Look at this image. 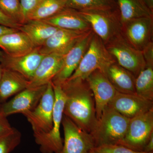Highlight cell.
Returning <instances> with one entry per match:
<instances>
[{"instance_id": "cell-15", "label": "cell", "mask_w": 153, "mask_h": 153, "mask_svg": "<svg viewBox=\"0 0 153 153\" xmlns=\"http://www.w3.org/2000/svg\"><path fill=\"white\" fill-rule=\"evenodd\" d=\"M70 49L45 55L29 80L28 87L44 86L52 82L62 68L64 57Z\"/></svg>"}, {"instance_id": "cell-25", "label": "cell", "mask_w": 153, "mask_h": 153, "mask_svg": "<svg viewBox=\"0 0 153 153\" xmlns=\"http://www.w3.org/2000/svg\"><path fill=\"white\" fill-rule=\"evenodd\" d=\"M136 94L148 100H153V66H146L135 79Z\"/></svg>"}, {"instance_id": "cell-4", "label": "cell", "mask_w": 153, "mask_h": 153, "mask_svg": "<svg viewBox=\"0 0 153 153\" xmlns=\"http://www.w3.org/2000/svg\"><path fill=\"white\" fill-rule=\"evenodd\" d=\"M52 84L55 98L53 113V126L49 132L34 135L35 141L40 146V151L42 153H59L62 150L63 146L60 129L66 97L60 84L53 83Z\"/></svg>"}, {"instance_id": "cell-31", "label": "cell", "mask_w": 153, "mask_h": 153, "mask_svg": "<svg viewBox=\"0 0 153 153\" xmlns=\"http://www.w3.org/2000/svg\"><path fill=\"white\" fill-rule=\"evenodd\" d=\"M14 129L9 123L7 117L0 112V137L10 133Z\"/></svg>"}, {"instance_id": "cell-38", "label": "cell", "mask_w": 153, "mask_h": 153, "mask_svg": "<svg viewBox=\"0 0 153 153\" xmlns=\"http://www.w3.org/2000/svg\"><path fill=\"white\" fill-rule=\"evenodd\" d=\"M1 104H0V110H1Z\"/></svg>"}, {"instance_id": "cell-19", "label": "cell", "mask_w": 153, "mask_h": 153, "mask_svg": "<svg viewBox=\"0 0 153 153\" xmlns=\"http://www.w3.org/2000/svg\"><path fill=\"white\" fill-rule=\"evenodd\" d=\"M0 48L8 55L13 56L27 55L37 48L28 36L19 30L1 36Z\"/></svg>"}, {"instance_id": "cell-26", "label": "cell", "mask_w": 153, "mask_h": 153, "mask_svg": "<svg viewBox=\"0 0 153 153\" xmlns=\"http://www.w3.org/2000/svg\"><path fill=\"white\" fill-rule=\"evenodd\" d=\"M67 7L77 11H117L114 0H67Z\"/></svg>"}, {"instance_id": "cell-13", "label": "cell", "mask_w": 153, "mask_h": 153, "mask_svg": "<svg viewBox=\"0 0 153 153\" xmlns=\"http://www.w3.org/2000/svg\"><path fill=\"white\" fill-rule=\"evenodd\" d=\"M94 34L92 30L88 32L68 51L64 57L62 68L52 79V83L61 84L71 76L87 51Z\"/></svg>"}, {"instance_id": "cell-39", "label": "cell", "mask_w": 153, "mask_h": 153, "mask_svg": "<svg viewBox=\"0 0 153 153\" xmlns=\"http://www.w3.org/2000/svg\"><path fill=\"white\" fill-rule=\"evenodd\" d=\"M87 153H90V152H89Z\"/></svg>"}, {"instance_id": "cell-33", "label": "cell", "mask_w": 153, "mask_h": 153, "mask_svg": "<svg viewBox=\"0 0 153 153\" xmlns=\"http://www.w3.org/2000/svg\"><path fill=\"white\" fill-rule=\"evenodd\" d=\"M0 25L19 30L21 25L17 24L12 19L6 16L0 10Z\"/></svg>"}, {"instance_id": "cell-37", "label": "cell", "mask_w": 153, "mask_h": 153, "mask_svg": "<svg viewBox=\"0 0 153 153\" xmlns=\"http://www.w3.org/2000/svg\"><path fill=\"white\" fill-rule=\"evenodd\" d=\"M3 71V68L0 64V79H1V77L2 75Z\"/></svg>"}, {"instance_id": "cell-5", "label": "cell", "mask_w": 153, "mask_h": 153, "mask_svg": "<svg viewBox=\"0 0 153 153\" xmlns=\"http://www.w3.org/2000/svg\"><path fill=\"white\" fill-rule=\"evenodd\" d=\"M77 11L105 45L121 35L122 25L117 10Z\"/></svg>"}, {"instance_id": "cell-32", "label": "cell", "mask_w": 153, "mask_h": 153, "mask_svg": "<svg viewBox=\"0 0 153 153\" xmlns=\"http://www.w3.org/2000/svg\"><path fill=\"white\" fill-rule=\"evenodd\" d=\"M142 52L146 66H153V42L150 43Z\"/></svg>"}, {"instance_id": "cell-17", "label": "cell", "mask_w": 153, "mask_h": 153, "mask_svg": "<svg viewBox=\"0 0 153 153\" xmlns=\"http://www.w3.org/2000/svg\"><path fill=\"white\" fill-rule=\"evenodd\" d=\"M88 32L58 29L41 47L38 48V50L42 55H45L70 49Z\"/></svg>"}, {"instance_id": "cell-14", "label": "cell", "mask_w": 153, "mask_h": 153, "mask_svg": "<svg viewBox=\"0 0 153 153\" xmlns=\"http://www.w3.org/2000/svg\"><path fill=\"white\" fill-rule=\"evenodd\" d=\"M85 79L93 93L97 117L98 119L117 91L105 74L100 70L94 71Z\"/></svg>"}, {"instance_id": "cell-34", "label": "cell", "mask_w": 153, "mask_h": 153, "mask_svg": "<svg viewBox=\"0 0 153 153\" xmlns=\"http://www.w3.org/2000/svg\"><path fill=\"white\" fill-rule=\"evenodd\" d=\"M17 29H14L8 27H6V26L0 25V37L5 35V34H7V33H13L15 31L18 30Z\"/></svg>"}, {"instance_id": "cell-24", "label": "cell", "mask_w": 153, "mask_h": 153, "mask_svg": "<svg viewBox=\"0 0 153 153\" xmlns=\"http://www.w3.org/2000/svg\"><path fill=\"white\" fill-rule=\"evenodd\" d=\"M67 7V0H42L28 15L27 21L45 20Z\"/></svg>"}, {"instance_id": "cell-8", "label": "cell", "mask_w": 153, "mask_h": 153, "mask_svg": "<svg viewBox=\"0 0 153 153\" xmlns=\"http://www.w3.org/2000/svg\"><path fill=\"white\" fill-rule=\"evenodd\" d=\"M153 134V108L130 119L125 136L118 145L134 151L143 152Z\"/></svg>"}, {"instance_id": "cell-30", "label": "cell", "mask_w": 153, "mask_h": 153, "mask_svg": "<svg viewBox=\"0 0 153 153\" xmlns=\"http://www.w3.org/2000/svg\"><path fill=\"white\" fill-rule=\"evenodd\" d=\"M27 21L29 14L38 5L42 0H20Z\"/></svg>"}, {"instance_id": "cell-1", "label": "cell", "mask_w": 153, "mask_h": 153, "mask_svg": "<svg viewBox=\"0 0 153 153\" xmlns=\"http://www.w3.org/2000/svg\"><path fill=\"white\" fill-rule=\"evenodd\" d=\"M60 85L66 97L63 114L91 134L98 119L93 93L86 79H68Z\"/></svg>"}, {"instance_id": "cell-7", "label": "cell", "mask_w": 153, "mask_h": 153, "mask_svg": "<svg viewBox=\"0 0 153 153\" xmlns=\"http://www.w3.org/2000/svg\"><path fill=\"white\" fill-rule=\"evenodd\" d=\"M55 99L53 86L50 82L38 105L33 110L23 114L32 126L34 135L47 133L52 130Z\"/></svg>"}, {"instance_id": "cell-2", "label": "cell", "mask_w": 153, "mask_h": 153, "mask_svg": "<svg viewBox=\"0 0 153 153\" xmlns=\"http://www.w3.org/2000/svg\"><path fill=\"white\" fill-rule=\"evenodd\" d=\"M130 120V119L108 105L91 134L94 147L103 145L119 144L125 136Z\"/></svg>"}, {"instance_id": "cell-35", "label": "cell", "mask_w": 153, "mask_h": 153, "mask_svg": "<svg viewBox=\"0 0 153 153\" xmlns=\"http://www.w3.org/2000/svg\"><path fill=\"white\" fill-rule=\"evenodd\" d=\"M153 152V134L151 136L149 140L146 145L143 152Z\"/></svg>"}, {"instance_id": "cell-21", "label": "cell", "mask_w": 153, "mask_h": 153, "mask_svg": "<svg viewBox=\"0 0 153 153\" xmlns=\"http://www.w3.org/2000/svg\"><path fill=\"white\" fill-rule=\"evenodd\" d=\"M59 28L40 20H28L19 31L25 33L36 48L41 47Z\"/></svg>"}, {"instance_id": "cell-10", "label": "cell", "mask_w": 153, "mask_h": 153, "mask_svg": "<svg viewBox=\"0 0 153 153\" xmlns=\"http://www.w3.org/2000/svg\"><path fill=\"white\" fill-rule=\"evenodd\" d=\"M62 125L64 139L62 150L58 153H87L94 147L91 134L79 128L64 114Z\"/></svg>"}, {"instance_id": "cell-3", "label": "cell", "mask_w": 153, "mask_h": 153, "mask_svg": "<svg viewBox=\"0 0 153 153\" xmlns=\"http://www.w3.org/2000/svg\"><path fill=\"white\" fill-rule=\"evenodd\" d=\"M115 62V60L108 51L104 43L94 33L79 66L68 79H85L97 70L105 74L108 67Z\"/></svg>"}, {"instance_id": "cell-9", "label": "cell", "mask_w": 153, "mask_h": 153, "mask_svg": "<svg viewBox=\"0 0 153 153\" xmlns=\"http://www.w3.org/2000/svg\"><path fill=\"white\" fill-rule=\"evenodd\" d=\"M121 34L131 46L142 51L153 42V17L133 19L124 23Z\"/></svg>"}, {"instance_id": "cell-16", "label": "cell", "mask_w": 153, "mask_h": 153, "mask_svg": "<svg viewBox=\"0 0 153 153\" xmlns=\"http://www.w3.org/2000/svg\"><path fill=\"white\" fill-rule=\"evenodd\" d=\"M108 105L128 118L137 116L153 108V101L136 94H128L117 91Z\"/></svg>"}, {"instance_id": "cell-20", "label": "cell", "mask_w": 153, "mask_h": 153, "mask_svg": "<svg viewBox=\"0 0 153 153\" xmlns=\"http://www.w3.org/2000/svg\"><path fill=\"white\" fill-rule=\"evenodd\" d=\"M105 74L118 92L136 94L135 76L116 62L113 63L108 67Z\"/></svg>"}, {"instance_id": "cell-6", "label": "cell", "mask_w": 153, "mask_h": 153, "mask_svg": "<svg viewBox=\"0 0 153 153\" xmlns=\"http://www.w3.org/2000/svg\"><path fill=\"white\" fill-rule=\"evenodd\" d=\"M105 46L116 62L132 73L136 78L146 67L142 51L131 46L121 35Z\"/></svg>"}, {"instance_id": "cell-36", "label": "cell", "mask_w": 153, "mask_h": 153, "mask_svg": "<svg viewBox=\"0 0 153 153\" xmlns=\"http://www.w3.org/2000/svg\"><path fill=\"white\" fill-rule=\"evenodd\" d=\"M147 7L153 12V0H142Z\"/></svg>"}, {"instance_id": "cell-29", "label": "cell", "mask_w": 153, "mask_h": 153, "mask_svg": "<svg viewBox=\"0 0 153 153\" xmlns=\"http://www.w3.org/2000/svg\"><path fill=\"white\" fill-rule=\"evenodd\" d=\"M91 153H153L137 152L118 144L106 145L93 148L90 152Z\"/></svg>"}, {"instance_id": "cell-18", "label": "cell", "mask_w": 153, "mask_h": 153, "mask_svg": "<svg viewBox=\"0 0 153 153\" xmlns=\"http://www.w3.org/2000/svg\"><path fill=\"white\" fill-rule=\"evenodd\" d=\"M42 21L59 29L83 32L92 30L78 11L70 8H66L55 16Z\"/></svg>"}, {"instance_id": "cell-28", "label": "cell", "mask_w": 153, "mask_h": 153, "mask_svg": "<svg viewBox=\"0 0 153 153\" xmlns=\"http://www.w3.org/2000/svg\"><path fill=\"white\" fill-rule=\"evenodd\" d=\"M22 134L16 129L0 137V153H10L20 144Z\"/></svg>"}, {"instance_id": "cell-22", "label": "cell", "mask_w": 153, "mask_h": 153, "mask_svg": "<svg viewBox=\"0 0 153 153\" xmlns=\"http://www.w3.org/2000/svg\"><path fill=\"white\" fill-rule=\"evenodd\" d=\"M121 25L133 19L153 17L142 0H114Z\"/></svg>"}, {"instance_id": "cell-23", "label": "cell", "mask_w": 153, "mask_h": 153, "mask_svg": "<svg viewBox=\"0 0 153 153\" xmlns=\"http://www.w3.org/2000/svg\"><path fill=\"white\" fill-rule=\"evenodd\" d=\"M29 80L24 76L15 72L3 69L0 79V102L28 87Z\"/></svg>"}, {"instance_id": "cell-12", "label": "cell", "mask_w": 153, "mask_h": 153, "mask_svg": "<svg viewBox=\"0 0 153 153\" xmlns=\"http://www.w3.org/2000/svg\"><path fill=\"white\" fill-rule=\"evenodd\" d=\"M47 85L25 88L10 101L1 105L0 112L7 117L10 115L23 114L33 110L39 103Z\"/></svg>"}, {"instance_id": "cell-27", "label": "cell", "mask_w": 153, "mask_h": 153, "mask_svg": "<svg viewBox=\"0 0 153 153\" xmlns=\"http://www.w3.org/2000/svg\"><path fill=\"white\" fill-rule=\"evenodd\" d=\"M0 10L19 25L27 22L20 0H0Z\"/></svg>"}, {"instance_id": "cell-11", "label": "cell", "mask_w": 153, "mask_h": 153, "mask_svg": "<svg viewBox=\"0 0 153 153\" xmlns=\"http://www.w3.org/2000/svg\"><path fill=\"white\" fill-rule=\"evenodd\" d=\"M45 55L36 48L33 52L22 56H13L0 51V64L3 69L15 71L30 80Z\"/></svg>"}]
</instances>
